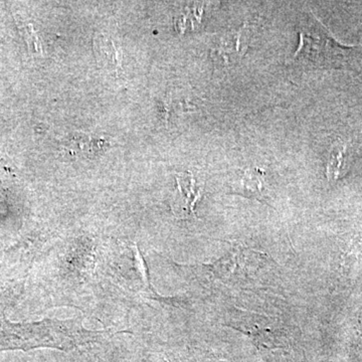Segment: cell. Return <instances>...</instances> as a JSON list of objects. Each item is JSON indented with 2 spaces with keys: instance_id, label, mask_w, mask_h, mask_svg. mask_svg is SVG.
<instances>
[{
  "instance_id": "cell-7",
  "label": "cell",
  "mask_w": 362,
  "mask_h": 362,
  "mask_svg": "<svg viewBox=\"0 0 362 362\" xmlns=\"http://www.w3.org/2000/svg\"><path fill=\"white\" fill-rule=\"evenodd\" d=\"M94 45L99 63L103 64L105 66H110L113 70L121 68V54L113 44V40L104 35H97Z\"/></svg>"
},
{
  "instance_id": "cell-4",
  "label": "cell",
  "mask_w": 362,
  "mask_h": 362,
  "mask_svg": "<svg viewBox=\"0 0 362 362\" xmlns=\"http://www.w3.org/2000/svg\"><path fill=\"white\" fill-rule=\"evenodd\" d=\"M265 171L259 168H249L244 171L235 192L247 199H258L263 202L265 199L266 181Z\"/></svg>"
},
{
  "instance_id": "cell-2",
  "label": "cell",
  "mask_w": 362,
  "mask_h": 362,
  "mask_svg": "<svg viewBox=\"0 0 362 362\" xmlns=\"http://www.w3.org/2000/svg\"><path fill=\"white\" fill-rule=\"evenodd\" d=\"M356 47H344L334 40L325 26L312 18L300 32V45L293 61L320 68L347 66Z\"/></svg>"
},
{
  "instance_id": "cell-5",
  "label": "cell",
  "mask_w": 362,
  "mask_h": 362,
  "mask_svg": "<svg viewBox=\"0 0 362 362\" xmlns=\"http://www.w3.org/2000/svg\"><path fill=\"white\" fill-rule=\"evenodd\" d=\"M247 49V37L246 28L239 32L225 35L221 40L220 47L216 49L218 54L223 57L226 63H233L235 59H240Z\"/></svg>"
},
{
  "instance_id": "cell-8",
  "label": "cell",
  "mask_w": 362,
  "mask_h": 362,
  "mask_svg": "<svg viewBox=\"0 0 362 362\" xmlns=\"http://www.w3.org/2000/svg\"><path fill=\"white\" fill-rule=\"evenodd\" d=\"M66 362H117L111 356H104V354H94V352H88V354H78V356L71 357Z\"/></svg>"
},
{
  "instance_id": "cell-3",
  "label": "cell",
  "mask_w": 362,
  "mask_h": 362,
  "mask_svg": "<svg viewBox=\"0 0 362 362\" xmlns=\"http://www.w3.org/2000/svg\"><path fill=\"white\" fill-rule=\"evenodd\" d=\"M177 190L173 202L176 216L187 218L194 213V206L202 197V187L197 185L192 175H181L176 177Z\"/></svg>"
},
{
  "instance_id": "cell-1",
  "label": "cell",
  "mask_w": 362,
  "mask_h": 362,
  "mask_svg": "<svg viewBox=\"0 0 362 362\" xmlns=\"http://www.w3.org/2000/svg\"><path fill=\"white\" fill-rule=\"evenodd\" d=\"M110 335L106 331L85 329L78 320H47L30 324L0 320V352L9 350L54 349L71 351L101 341Z\"/></svg>"
},
{
  "instance_id": "cell-6",
  "label": "cell",
  "mask_w": 362,
  "mask_h": 362,
  "mask_svg": "<svg viewBox=\"0 0 362 362\" xmlns=\"http://www.w3.org/2000/svg\"><path fill=\"white\" fill-rule=\"evenodd\" d=\"M346 156L347 145L345 143L338 141L331 147L329 159L326 168V175L331 182L340 180L349 171Z\"/></svg>"
}]
</instances>
